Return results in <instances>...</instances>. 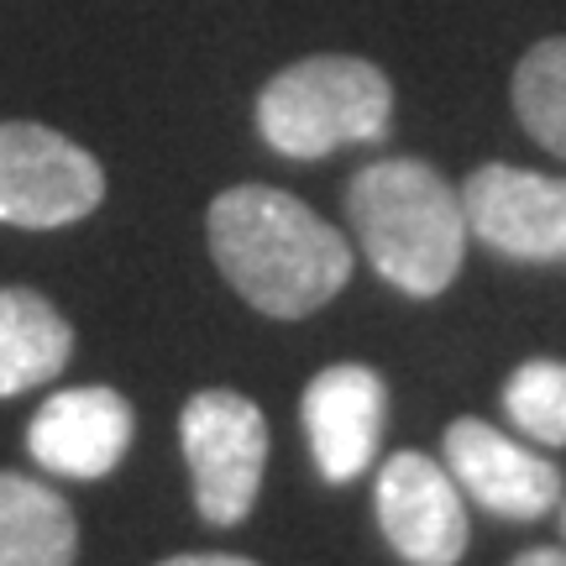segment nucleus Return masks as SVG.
I'll return each instance as SVG.
<instances>
[{
	"label": "nucleus",
	"instance_id": "nucleus-5",
	"mask_svg": "<svg viewBox=\"0 0 566 566\" xmlns=\"http://www.w3.org/2000/svg\"><path fill=\"white\" fill-rule=\"evenodd\" d=\"M105 200L101 158L42 122H0V226L59 231Z\"/></svg>",
	"mask_w": 566,
	"mask_h": 566
},
{
	"label": "nucleus",
	"instance_id": "nucleus-7",
	"mask_svg": "<svg viewBox=\"0 0 566 566\" xmlns=\"http://www.w3.org/2000/svg\"><path fill=\"white\" fill-rule=\"evenodd\" d=\"M378 525L409 566H457L467 551V509L457 478L420 451H394L378 467Z\"/></svg>",
	"mask_w": 566,
	"mask_h": 566
},
{
	"label": "nucleus",
	"instance_id": "nucleus-15",
	"mask_svg": "<svg viewBox=\"0 0 566 566\" xmlns=\"http://www.w3.org/2000/svg\"><path fill=\"white\" fill-rule=\"evenodd\" d=\"M158 566H258L247 562V556H226V551H200V556H168Z\"/></svg>",
	"mask_w": 566,
	"mask_h": 566
},
{
	"label": "nucleus",
	"instance_id": "nucleus-12",
	"mask_svg": "<svg viewBox=\"0 0 566 566\" xmlns=\"http://www.w3.org/2000/svg\"><path fill=\"white\" fill-rule=\"evenodd\" d=\"M80 520L59 488L0 472V566H74Z\"/></svg>",
	"mask_w": 566,
	"mask_h": 566
},
{
	"label": "nucleus",
	"instance_id": "nucleus-10",
	"mask_svg": "<svg viewBox=\"0 0 566 566\" xmlns=\"http://www.w3.org/2000/svg\"><path fill=\"white\" fill-rule=\"evenodd\" d=\"M132 446V405L116 388H63L27 424V451L42 472L101 483Z\"/></svg>",
	"mask_w": 566,
	"mask_h": 566
},
{
	"label": "nucleus",
	"instance_id": "nucleus-9",
	"mask_svg": "<svg viewBox=\"0 0 566 566\" xmlns=\"http://www.w3.org/2000/svg\"><path fill=\"white\" fill-rule=\"evenodd\" d=\"M446 472L499 520H541L562 499L556 462L509 441L504 430H493L488 420L446 424Z\"/></svg>",
	"mask_w": 566,
	"mask_h": 566
},
{
	"label": "nucleus",
	"instance_id": "nucleus-1",
	"mask_svg": "<svg viewBox=\"0 0 566 566\" xmlns=\"http://www.w3.org/2000/svg\"><path fill=\"white\" fill-rule=\"evenodd\" d=\"M205 242L221 279L273 321L315 315L352 279L342 231L273 184H237L216 195L205 210Z\"/></svg>",
	"mask_w": 566,
	"mask_h": 566
},
{
	"label": "nucleus",
	"instance_id": "nucleus-13",
	"mask_svg": "<svg viewBox=\"0 0 566 566\" xmlns=\"http://www.w3.org/2000/svg\"><path fill=\"white\" fill-rule=\"evenodd\" d=\"M514 116L530 137L566 158V38L535 42L514 69Z\"/></svg>",
	"mask_w": 566,
	"mask_h": 566
},
{
	"label": "nucleus",
	"instance_id": "nucleus-11",
	"mask_svg": "<svg viewBox=\"0 0 566 566\" xmlns=\"http://www.w3.org/2000/svg\"><path fill=\"white\" fill-rule=\"evenodd\" d=\"M74 352V325L38 289H0V399L53 384Z\"/></svg>",
	"mask_w": 566,
	"mask_h": 566
},
{
	"label": "nucleus",
	"instance_id": "nucleus-16",
	"mask_svg": "<svg viewBox=\"0 0 566 566\" xmlns=\"http://www.w3.org/2000/svg\"><path fill=\"white\" fill-rule=\"evenodd\" d=\"M509 566H566V551L541 546V551H525V556H514Z\"/></svg>",
	"mask_w": 566,
	"mask_h": 566
},
{
	"label": "nucleus",
	"instance_id": "nucleus-4",
	"mask_svg": "<svg viewBox=\"0 0 566 566\" xmlns=\"http://www.w3.org/2000/svg\"><path fill=\"white\" fill-rule=\"evenodd\" d=\"M179 441L205 525H242L268 467V420L237 388H200L179 415Z\"/></svg>",
	"mask_w": 566,
	"mask_h": 566
},
{
	"label": "nucleus",
	"instance_id": "nucleus-3",
	"mask_svg": "<svg viewBox=\"0 0 566 566\" xmlns=\"http://www.w3.org/2000/svg\"><path fill=\"white\" fill-rule=\"evenodd\" d=\"M394 126V84L378 63L315 53L279 69L258 95V132L283 158H325L352 142H384Z\"/></svg>",
	"mask_w": 566,
	"mask_h": 566
},
{
	"label": "nucleus",
	"instance_id": "nucleus-6",
	"mask_svg": "<svg viewBox=\"0 0 566 566\" xmlns=\"http://www.w3.org/2000/svg\"><path fill=\"white\" fill-rule=\"evenodd\" d=\"M467 237L504 252L514 263H566V179L483 163L462 184Z\"/></svg>",
	"mask_w": 566,
	"mask_h": 566
},
{
	"label": "nucleus",
	"instance_id": "nucleus-2",
	"mask_svg": "<svg viewBox=\"0 0 566 566\" xmlns=\"http://www.w3.org/2000/svg\"><path fill=\"white\" fill-rule=\"evenodd\" d=\"M346 221L367 263L399 294L436 300L451 289L467 258L462 189L420 158H378L346 184Z\"/></svg>",
	"mask_w": 566,
	"mask_h": 566
},
{
	"label": "nucleus",
	"instance_id": "nucleus-8",
	"mask_svg": "<svg viewBox=\"0 0 566 566\" xmlns=\"http://www.w3.org/2000/svg\"><path fill=\"white\" fill-rule=\"evenodd\" d=\"M310 457L325 483H357L384 441L388 420V388L363 363H336L315 373L300 405Z\"/></svg>",
	"mask_w": 566,
	"mask_h": 566
},
{
	"label": "nucleus",
	"instance_id": "nucleus-14",
	"mask_svg": "<svg viewBox=\"0 0 566 566\" xmlns=\"http://www.w3.org/2000/svg\"><path fill=\"white\" fill-rule=\"evenodd\" d=\"M504 409L530 441L566 446V363L535 357L514 367V378L504 384Z\"/></svg>",
	"mask_w": 566,
	"mask_h": 566
}]
</instances>
